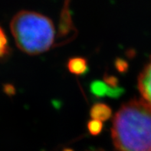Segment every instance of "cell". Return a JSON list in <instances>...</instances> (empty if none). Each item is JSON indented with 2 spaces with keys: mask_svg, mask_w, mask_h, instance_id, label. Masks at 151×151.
I'll use <instances>...</instances> for the list:
<instances>
[{
  "mask_svg": "<svg viewBox=\"0 0 151 151\" xmlns=\"http://www.w3.org/2000/svg\"><path fill=\"white\" fill-rule=\"evenodd\" d=\"M138 88L143 100L151 107V61L140 74L138 78Z\"/></svg>",
  "mask_w": 151,
  "mask_h": 151,
  "instance_id": "3957f363",
  "label": "cell"
},
{
  "mask_svg": "<svg viewBox=\"0 0 151 151\" xmlns=\"http://www.w3.org/2000/svg\"><path fill=\"white\" fill-rule=\"evenodd\" d=\"M110 87L107 86L104 81H94L91 84L90 90L92 94H94L97 98H102L107 96V91L109 90Z\"/></svg>",
  "mask_w": 151,
  "mask_h": 151,
  "instance_id": "52a82bcc",
  "label": "cell"
},
{
  "mask_svg": "<svg viewBox=\"0 0 151 151\" xmlns=\"http://www.w3.org/2000/svg\"><path fill=\"white\" fill-rule=\"evenodd\" d=\"M73 29L72 19H71L70 9H69V0H65L64 6L61 12L59 23V35L64 37L67 35Z\"/></svg>",
  "mask_w": 151,
  "mask_h": 151,
  "instance_id": "277c9868",
  "label": "cell"
},
{
  "mask_svg": "<svg viewBox=\"0 0 151 151\" xmlns=\"http://www.w3.org/2000/svg\"><path fill=\"white\" fill-rule=\"evenodd\" d=\"M111 136L118 151H151V107L143 99L123 104L113 120Z\"/></svg>",
  "mask_w": 151,
  "mask_h": 151,
  "instance_id": "6da1fadb",
  "label": "cell"
},
{
  "mask_svg": "<svg viewBox=\"0 0 151 151\" xmlns=\"http://www.w3.org/2000/svg\"><path fill=\"white\" fill-rule=\"evenodd\" d=\"M10 28L19 49L31 55L48 51L55 41L52 20L35 12H18L12 19Z\"/></svg>",
  "mask_w": 151,
  "mask_h": 151,
  "instance_id": "7a4b0ae2",
  "label": "cell"
},
{
  "mask_svg": "<svg viewBox=\"0 0 151 151\" xmlns=\"http://www.w3.org/2000/svg\"><path fill=\"white\" fill-rule=\"evenodd\" d=\"M115 67L117 69V71L121 73L126 72L128 68V64L124 60L121 58H117L115 61Z\"/></svg>",
  "mask_w": 151,
  "mask_h": 151,
  "instance_id": "8fae6325",
  "label": "cell"
},
{
  "mask_svg": "<svg viewBox=\"0 0 151 151\" xmlns=\"http://www.w3.org/2000/svg\"><path fill=\"white\" fill-rule=\"evenodd\" d=\"M124 90L121 88L119 87H115V88H109V90L107 91V96L112 98H118L121 97V94H123Z\"/></svg>",
  "mask_w": 151,
  "mask_h": 151,
  "instance_id": "30bf717a",
  "label": "cell"
},
{
  "mask_svg": "<svg viewBox=\"0 0 151 151\" xmlns=\"http://www.w3.org/2000/svg\"><path fill=\"white\" fill-rule=\"evenodd\" d=\"M8 41L2 29L0 27V57L6 55L8 52Z\"/></svg>",
  "mask_w": 151,
  "mask_h": 151,
  "instance_id": "9c48e42d",
  "label": "cell"
},
{
  "mask_svg": "<svg viewBox=\"0 0 151 151\" xmlns=\"http://www.w3.org/2000/svg\"><path fill=\"white\" fill-rule=\"evenodd\" d=\"M104 81V82L107 84V85H110L111 88H115V87H117V85H118V80L114 76L105 75Z\"/></svg>",
  "mask_w": 151,
  "mask_h": 151,
  "instance_id": "7c38bea8",
  "label": "cell"
},
{
  "mask_svg": "<svg viewBox=\"0 0 151 151\" xmlns=\"http://www.w3.org/2000/svg\"><path fill=\"white\" fill-rule=\"evenodd\" d=\"M102 129H103L102 121L92 119L88 123V130L91 135L97 136L101 132Z\"/></svg>",
  "mask_w": 151,
  "mask_h": 151,
  "instance_id": "ba28073f",
  "label": "cell"
},
{
  "mask_svg": "<svg viewBox=\"0 0 151 151\" xmlns=\"http://www.w3.org/2000/svg\"><path fill=\"white\" fill-rule=\"evenodd\" d=\"M63 151H74V150H72L71 149H65Z\"/></svg>",
  "mask_w": 151,
  "mask_h": 151,
  "instance_id": "4fadbf2b",
  "label": "cell"
},
{
  "mask_svg": "<svg viewBox=\"0 0 151 151\" xmlns=\"http://www.w3.org/2000/svg\"><path fill=\"white\" fill-rule=\"evenodd\" d=\"M112 114L111 108L105 104L97 103L92 106L90 111V115L92 119L101 121H107Z\"/></svg>",
  "mask_w": 151,
  "mask_h": 151,
  "instance_id": "5b68a950",
  "label": "cell"
},
{
  "mask_svg": "<svg viewBox=\"0 0 151 151\" xmlns=\"http://www.w3.org/2000/svg\"><path fill=\"white\" fill-rule=\"evenodd\" d=\"M68 68L69 71L74 75H82L88 71L87 60L84 58L75 57L69 59L68 62Z\"/></svg>",
  "mask_w": 151,
  "mask_h": 151,
  "instance_id": "8992f818",
  "label": "cell"
}]
</instances>
